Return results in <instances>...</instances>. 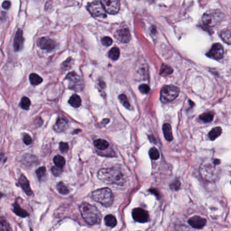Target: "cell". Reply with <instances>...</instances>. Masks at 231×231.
I'll return each mask as SVG.
<instances>
[{
  "instance_id": "1",
  "label": "cell",
  "mask_w": 231,
  "mask_h": 231,
  "mask_svg": "<svg viewBox=\"0 0 231 231\" xmlns=\"http://www.w3.org/2000/svg\"><path fill=\"white\" fill-rule=\"evenodd\" d=\"M220 160L218 159H207L200 166V174L203 179L208 182H214L220 173Z\"/></svg>"
},
{
  "instance_id": "2",
  "label": "cell",
  "mask_w": 231,
  "mask_h": 231,
  "mask_svg": "<svg viewBox=\"0 0 231 231\" xmlns=\"http://www.w3.org/2000/svg\"><path fill=\"white\" fill-rule=\"evenodd\" d=\"M98 177L100 180L105 183L111 185H117L122 186L125 182L124 175L121 172L114 168H103L98 172Z\"/></svg>"
},
{
  "instance_id": "3",
  "label": "cell",
  "mask_w": 231,
  "mask_h": 231,
  "mask_svg": "<svg viewBox=\"0 0 231 231\" xmlns=\"http://www.w3.org/2000/svg\"><path fill=\"white\" fill-rule=\"evenodd\" d=\"M80 211L83 220L88 224L93 225L100 222L101 214L95 206L84 202L80 206Z\"/></svg>"
},
{
  "instance_id": "4",
  "label": "cell",
  "mask_w": 231,
  "mask_h": 231,
  "mask_svg": "<svg viewBox=\"0 0 231 231\" xmlns=\"http://www.w3.org/2000/svg\"><path fill=\"white\" fill-rule=\"evenodd\" d=\"M93 199L106 207L112 206L114 197L111 190L109 188H103L96 190L92 192Z\"/></svg>"
},
{
  "instance_id": "5",
  "label": "cell",
  "mask_w": 231,
  "mask_h": 231,
  "mask_svg": "<svg viewBox=\"0 0 231 231\" xmlns=\"http://www.w3.org/2000/svg\"><path fill=\"white\" fill-rule=\"evenodd\" d=\"M224 18V14L220 10H212L206 12L202 17V21L205 25L212 27L219 24Z\"/></svg>"
},
{
  "instance_id": "6",
  "label": "cell",
  "mask_w": 231,
  "mask_h": 231,
  "mask_svg": "<svg viewBox=\"0 0 231 231\" xmlns=\"http://www.w3.org/2000/svg\"><path fill=\"white\" fill-rule=\"evenodd\" d=\"M180 93V89L173 85L165 86L161 91L160 99L163 103H169L176 99Z\"/></svg>"
},
{
  "instance_id": "7",
  "label": "cell",
  "mask_w": 231,
  "mask_h": 231,
  "mask_svg": "<svg viewBox=\"0 0 231 231\" xmlns=\"http://www.w3.org/2000/svg\"><path fill=\"white\" fill-rule=\"evenodd\" d=\"M87 9L93 17L105 18L107 16V12L105 10L102 2L100 1H93L89 3L87 5Z\"/></svg>"
},
{
  "instance_id": "8",
  "label": "cell",
  "mask_w": 231,
  "mask_h": 231,
  "mask_svg": "<svg viewBox=\"0 0 231 231\" xmlns=\"http://www.w3.org/2000/svg\"><path fill=\"white\" fill-rule=\"evenodd\" d=\"M66 80L69 81V88L76 90V91H80L83 88V84L81 83V80L75 72H71L67 74Z\"/></svg>"
},
{
  "instance_id": "9",
  "label": "cell",
  "mask_w": 231,
  "mask_h": 231,
  "mask_svg": "<svg viewBox=\"0 0 231 231\" xmlns=\"http://www.w3.org/2000/svg\"><path fill=\"white\" fill-rule=\"evenodd\" d=\"M105 10L109 14H116L120 8V0H101Z\"/></svg>"
},
{
  "instance_id": "10",
  "label": "cell",
  "mask_w": 231,
  "mask_h": 231,
  "mask_svg": "<svg viewBox=\"0 0 231 231\" xmlns=\"http://www.w3.org/2000/svg\"><path fill=\"white\" fill-rule=\"evenodd\" d=\"M132 217L134 220L140 222V223H145L149 220L148 212L142 208H140V207L133 209Z\"/></svg>"
},
{
  "instance_id": "11",
  "label": "cell",
  "mask_w": 231,
  "mask_h": 231,
  "mask_svg": "<svg viewBox=\"0 0 231 231\" xmlns=\"http://www.w3.org/2000/svg\"><path fill=\"white\" fill-rule=\"evenodd\" d=\"M207 56L215 60H220L223 58L224 48L220 43H215L212 47L211 49L207 54Z\"/></svg>"
},
{
  "instance_id": "12",
  "label": "cell",
  "mask_w": 231,
  "mask_h": 231,
  "mask_svg": "<svg viewBox=\"0 0 231 231\" xmlns=\"http://www.w3.org/2000/svg\"><path fill=\"white\" fill-rule=\"evenodd\" d=\"M37 46L41 49H44L48 52H51L55 48V42L50 38L42 37L38 40Z\"/></svg>"
},
{
  "instance_id": "13",
  "label": "cell",
  "mask_w": 231,
  "mask_h": 231,
  "mask_svg": "<svg viewBox=\"0 0 231 231\" xmlns=\"http://www.w3.org/2000/svg\"><path fill=\"white\" fill-rule=\"evenodd\" d=\"M188 222L190 226L196 229H201L205 226L207 223L206 219L201 218L199 216H192L189 219Z\"/></svg>"
},
{
  "instance_id": "14",
  "label": "cell",
  "mask_w": 231,
  "mask_h": 231,
  "mask_svg": "<svg viewBox=\"0 0 231 231\" xmlns=\"http://www.w3.org/2000/svg\"><path fill=\"white\" fill-rule=\"evenodd\" d=\"M115 37L121 42L126 43L130 40V33L129 29L127 28H123L119 29L115 33Z\"/></svg>"
},
{
  "instance_id": "15",
  "label": "cell",
  "mask_w": 231,
  "mask_h": 231,
  "mask_svg": "<svg viewBox=\"0 0 231 231\" xmlns=\"http://www.w3.org/2000/svg\"><path fill=\"white\" fill-rule=\"evenodd\" d=\"M24 43V38H23V32L21 29H19L15 35L14 40V48L15 51H20L22 48Z\"/></svg>"
},
{
  "instance_id": "16",
  "label": "cell",
  "mask_w": 231,
  "mask_h": 231,
  "mask_svg": "<svg viewBox=\"0 0 231 231\" xmlns=\"http://www.w3.org/2000/svg\"><path fill=\"white\" fill-rule=\"evenodd\" d=\"M19 183L20 186L22 187L23 191L25 192V193L28 195H31L33 193V191L31 189L30 185H29V180L26 178L24 175H21L19 179Z\"/></svg>"
},
{
  "instance_id": "17",
  "label": "cell",
  "mask_w": 231,
  "mask_h": 231,
  "mask_svg": "<svg viewBox=\"0 0 231 231\" xmlns=\"http://www.w3.org/2000/svg\"><path fill=\"white\" fill-rule=\"evenodd\" d=\"M69 125L68 123L64 119H59L56 121V124L54 125V129L57 132H63L67 130Z\"/></svg>"
},
{
  "instance_id": "18",
  "label": "cell",
  "mask_w": 231,
  "mask_h": 231,
  "mask_svg": "<svg viewBox=\"0 0 231 231\" xmlns=\"http://www.w3.org/2000/svg\"><path fill=\"white\" fill-rule=\"evenodd\" d=\"M163 132L166 140H168V141H172V140H173V134H172V127L169 124H165L163 125Z\"/></svg>"
},
{
  "instance_id": "19",
  "label": "cell",
  "mask_w": 231,
  "mask_h": 231,
  "mask_svg": "<svg viewBox=\"0 0 231 231\" xmlns=\"http://www.w3.org/2000/svg\"><path fill=\"white\" fill-rule=\"evenodd\" d=\"M93 144H94L95 147L100 151L107 150L109 146V142L106 141L105 140H102V139H98L95 140L94 142H93Z\"/></svg>"
},
{
  "instance_id": "20",
  "label": "cell",
  "mask_w": 231,
  "mask_h": 231,
  "mask_svg": "<svg viewBox=\"0 0 231 231\" xmlns=\"http://www.w3.org/2000/svg\"><path fill=\"white\" fill-rule=\"evenodd\" d=\"M222 132V130L220 127H215L209 131L208 134V136L211 140H214L221 135Z\"/></svg>"
},
{
  "instance_id": "21",
  "label": "cell",
  "mask_w": 231,
  "mask_h": 231,
  "mask_svg": "<svg viewBox=\"0 0 231 231\" xmlns=\"http://www.w3.org/2000/svg\"><path fill=\"white\" fill-rule=\"evenodd\" d=\"M69 103L74 108L80 107L81 104V98L77 94H73L69 98Z\"/></svg>"
},
{
  "instance_id": "22",
  "label": "cell",
  "mask_w": 231,
  "mask_h": 231,
  "mask_svg": "<svg viewBox=\"0 0 231 231\" xmlns=\"http://www.w3.org/2000/svg\"><path fill=\"white\" fill-rule=\"evenodd\" d=\"M13 211L16 215H18L22 218H25L29 216V213H27V212H26L25 210L22 209L17 203H15L14 204Z\"/></svg>"
},
{
  "instance_id": "23",
  "label": "cell",
  "mask_w": 231,
  "mask_h": 231,
  "mask_svg": "<svg viewBox=\"0 0 231 231\" xmlns=\"http://www.w3.org/2000/svg\"><path fill=\"white\" fill-rule=\"evenodd\" d=\"M104 222H105V224H106L107 226L110 227V228L115 227L117 225V220L115 216L110 214L107 215L106 217L104 218Z\"/></svg>"
},
{
  "instance_id": "24",
  "label": "cell",
  "mask_w": 231,
  "mask_h": 231,
  "mask_svg": "<svg viewBox=\"0 0 231 231\" xmlns=\"http://www.w3.org/2000/svg\"><path fill=\"white\" fill-rule=\"evenodd\" d=\"M220 37L225 43L231 44V29H226L221 31Z\"/></svg>"
},
{
  "instance_id": "25",
  "label": "cell",
  "mask_w": 231,
  "mask_h": 231,
  "mask_svg": "<svg viewBox=\"0 0 231 231\" xmlns=\"http://www.w3.org/2000/svg\"><path fill=\"white\" fill-rule=\"evenodd\" d=\"M22 162L26 165H33L37 162V159L31 155H25V156L22 158Z\"/></svg>"
},
{
  "instance_id": "26",
  "label": "cell",
  "mask_w": 231,
  "mask_h": 231,
  "mask_svg": "<svg viewBox=\"0 0 231 231\" xmlns=\"http://www.w3.org/2000/svg\"><path fill=\"white\" fill-rule=\"evenodd\" d=\"M109 57L112 59L113 60H117L119 58V55H120V51L117 47H114L112 49H110V50L109 52Z\"/></svg>"
},
{
  "instance_id": "27",
  "label": "cell",
  "mask_w": 231,
  "mask_h": 231,
  "mask_svg": "<svg viewBox=\"0 0 231 231\" xmlns=\"http://www.w3.org/2000/svg\"><path fill=\"white\" fill-rule=\"evenodd\" d=\"M29 80L32 85L37 86L39 85L43 81V79L36 73H31L29 76Z\"/></svg>"
},
{
  "instance_id": "28",
  "label": "cell",
  "mask_w": 231,
  "mask_h": 231,
  "mask_svg": "<svg viewBox=\"0 0 231 231\" xmlns=\"http://www.w3.org/2000/svg\"><path fill=\"white\" fill-rule=\"evenodd\" d=\"M199 119L205 123H209L213 119V114L210 112L204 113L200 115Z\"/></svg>"
},
{
  "instance_id": "29",
  "label": "cell",
  "mask_w": 231,
  "mask_h": 231,
  "mask_svg": "<svg viewBox=\"0 0 231 231\" xmlns=\"http://www.w3.org/2000/svg\"><path fill=\"white\" fill-rule=\"evenodd\" d=\"M173 73V69L167 65H163L160 70V75L162 76H168Z\"/></svg>"
},
{
  "instance_id": "30",
  "label": "cell",
  "mask_w": 231,
  "mask_h": 231,
  "mask_svg": "<svg viewBox=\"0 0 231 231\" xmlns=\"http://www.w3.org/2000/svg\"><path fill=\"white\" fill-rule=\"evenodd\" d=\"M54 163L56 166L58 168H63L65 165V159L63 157L60 155H56L54 158Z\"/></svg>"
},
{
  "instance_id": "31",
  "label": "cell",
  "mask_w": 231,
  "mask_h": 231,
  "mask_svg": "<svg viewBox=\"0 0 231 231\" xmlns=\"http://www.w3.org/2000/svg\"><path fill=\"white\" fill-rule=\"evenodd\" d=\"M149 156H150L151 159L153 160H157L160 157V154L159 151L157 150V148L155 147L151 148L148 152Z\"/></svg>"
},
{
  "instance_id": "32",
  "label": "cell",
  "mask_w": 231,
  "mask_h": 231,
  "mask_svg": "<svg viewBox=\"0 0 231 231\" xmlns=\"http://www.w3.org/2000/svg\"><path fill=\"white\" fill-rule=\"evenodd\" d=\"M31 105V101L27 97H23L20 103V107L24 110H28Z\"/></svg>"
},
{
  "instance_id": "33",
  "label": "cell",
  "mask_w": 231,
  "mask_h": 231,
  "mask_svg": "<svg viewBox=\"0 0 231 231\" xmlns=\"http://www.w3.org/2000/svg\"><path fill=\"white\" fill-rule=\"evenodd\" d=\"M119 99L120 100L121 103L124 105V106L127 109H131V104H130L129 101L127 100V98L126 95L125 94H121L119 96Z\"/></svg>"
},
{
  "instance_id": "34",
  "label": "cell",
  "mask_w": 231,
  "mask_h": 231,
  "mask_svg": "<svg viewBox=\"0 0 231 231\" xmlns=\"http://www.w3.org/2000/svg\"><path fill=\"white\" fill-rule=\"evenodd\" d=\"M56 188H57L58 191L59 192L60 194L66 195V194H68L69 192V190L68 189V188H67L66 186L64 185L62 182H60L58 184Z\"/></svg>"
},
{
  "instance_id": "35",
  "label": "cell",
  "mask_w": 231,
  "mask_h": 231,
  "mask_svg": "<svg viewBox=\"0 0 231 231\" xmlns=\"http://www.w3.org/2000/svg\"><path fill=\"white\" fill-rule=\"evenodd\" d=\"M46 174V169L45 167H41L36 170V175L39 180H42L45 177Z\"/></svg>"
},
{
  "instance_id": "36",
  "label": "cell",
  "mask_w": 231,
  "mask_h": 231,
  "mask_svg": "<svg viewBox=\"0 0 231 231\" xmlns=\"http://www.w3.org/2000/svg\"><path fill=\"white\" fill-rule=\"evenodd\" d=\"M1 225H2L1 229L2 230H12L9 226V224H8L6 220H5V219H4L3 218H2V219H1Z\"/></svg>"
},
{
  "instance_id": "37",
  "label": "cell",
  "mask_w": 231,
  "mask_h": 231,
  "mask_svg": "<svg viewBox=\"0 0 231 231\" xmlns=\"http://www.w3.org/2000/svg\"><path fill=\"white\" fill-rule=\"evenodd\" d=\"M139 90L142 93H148L150 92V87L147 84H142L139 86Z\"/></svg>"
},
{
  "instance_id": "38",
  "label": "cell",
  "mask_w": 231,
  "mask_h": 231,
  "mask_svg": "<svg viewBox=\"0 0 231 231\" xmlns=\"http://www.w3.org/2000/svg\"><path fill=\"white\" fill-rule=\"evenodd\" d=\"M102 43L105 46H109L113 43V39L109 37H104L102 39Z\"/></svg>"
},
{
  "instance_id": "39",
  "label": "cell",
  "mask_w": 231,
  "mask_h": 231,
  "mask_svg": "<svg viewBox=\"0 0 231 231\" xmlns=\"http://www.w3.org/2000/svg\"><path fill=\"white\" fill-rule=\"evenodd\" d=\"M52 174H53L55 176H60V175L62 174V168H58V167L56 166V167H53V168H52Z\"/></svg>"
},
{
  "instance_id": "40",
  "label": "cell",
  "mask_w": 231,
  "mask_h": 231,
  "mask_svg": "<svg viewBox=\"0 0 231 231\" xmlns=\"http://www.w3.org/2000/svg\"><path fill=\"white\" fill-rule=\"evenodd\" d=\"M170 187H171L172 189H174V190H175V191L178 190L180 187V181L178 180H175L174 181H173V182H172V184L170 185Z\"/></svg>"
},
{
  "instance_id": "41",
  "label": "cell",
  "mask_w": 231,
  "mask_h": 231,
  "mask_svg": "<svg viewBox=\"0 0 231 231\" xmlns=\"http://www.w3.org/2000/svg\"><path fill=\"white\" fill-rule=\"evenodd\" d=\"M60 150L62 153H65L69 149V145L66 142H60Z\"/></svg>"
},
{
  "instance_id": "42",
  "label": "cell",
  "mask_w": 231,
  "mask_h": 231,
  "mask_svg": "<svg viewBox=\"0 0 231 231\" xmlns=\"http://www.w3.org/2000/svg\"><path fill=\"white\" fill-rule=\"evenodd\" d=\"M23 141H24L25 144H27V145L31 144V142H32L31 137L29 135H28V134H25L24 137H23Z\"/></svg>"
},
{
  "instance_id": "43",
  "label": "cell",
  "mask_w": 231,
  "mask_h": 231,
  "mask_svg": "<svg viewBox=\"0 0 231 231\" xmlns=\"http://www.w3.org/2000/svg\"><path fill=\"white\" fill-rule=\"evenodd\" d=\"M10 5H11V3L8 1H5V2H3V4H2L3 8H4V9H5V10L9 9Z\"/></svg>"
},
{
  "instance_id": "44",
  "label": "cell",
  "mask_w": 231,
  "mask_h": 231,
  "mask_svg": "<svg viewBox=\"0 0 231 231\" xmlns=\"http://www.w3.org/2000/svg\"><path fill=\"white\" fill-rule=\"evenodd\" d=\"M150 192H151L153 194L155 195V196H157V197H159V192L157 191V190H156V189H151V190H150Z\"/></svg>"
},
{
  "instance_id": "45",
  "label": "cell",
  "mask_w": 231,
  "mask_h": 231,
  "mask_svg": "<svg viewBox=\"0 0 231 231\" xmlns=\"http://www.w3.org/2000/svg\"><path fill=\"white\" fill-rule=\"evenodd\" d=\"M230 183H231V182H230Z\"/></svg>"
}]
</instances>
